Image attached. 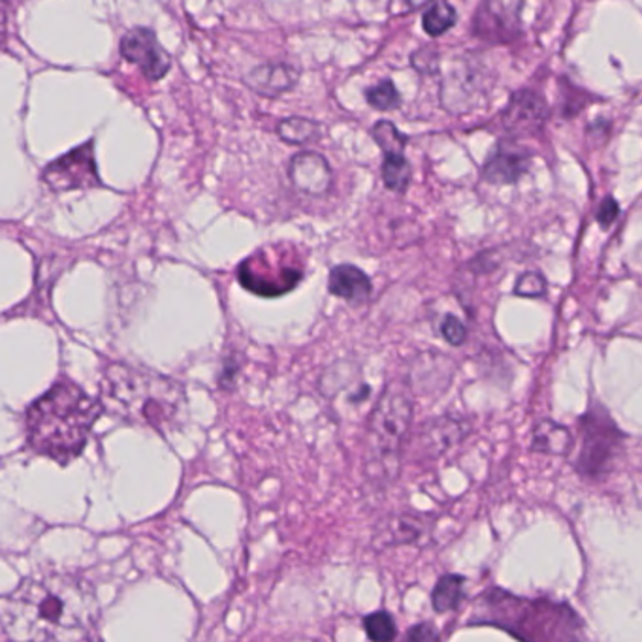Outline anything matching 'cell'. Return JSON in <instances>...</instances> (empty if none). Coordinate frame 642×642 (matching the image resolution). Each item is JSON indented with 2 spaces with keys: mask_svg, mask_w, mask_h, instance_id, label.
<instances>
[{
  "mask_svg": "<svg viewBox=\"0 0 642 642\" xmlns=\"http://www.w3.org/2000/svg\"><path fill=\"white\" fill-rule=\"evenodd\" d=\"M98 622L97 591L76 573H36L0 598V625L20 641H90Z\"/></svg>",
  "mask_w": 642,
  "mask_h": 642,
  "instance_id": "obj_1",
  "label": "cell"
},
{
  "mask_svg": "<svg viewBox=\"0 0 642 642\" xmlns=\"http://www.w3.org/2000/svg\"><path fill=\"white\" fill-rule=\"evenodd\" d=\"M103 404L68 381L57 383L26 415V437L34 452L68 463L84 450Z\"/></svg>",
  "mask_w": 642,
  "mask_h": 642,
  "instance_id": "obj_2",
  "label": "cell"
},
{
  "mask_svg": "<svg viewBox=\"0 0 642 642\" xmlns=\"http://www.w3.org/2000/svg\"><path fill=\"white\" fill-rule=\"evenodd\" d=\"M103 402L122 420L159 434L181 425L186 405L180 383L127 364H111L104 372Z\"/></svg>",
  "mask_w": 642,
  "mask_h": 642,
  "instance_id": "obj_3",
  "label": "cell"
},
{
  "mask_svg": "<svg viewBox=\"0 0 642 642\" xmlns=\"http://www.w3.org/2000/svg\"><path fill=\"white\" fill-rule=\"evenodd\" d=\"M469 625H494L524 641L578 639L585 622L566 603L516 598L500 588L484 591Z\"/></svg>",
  "mask_w": 642,
  "mask_h": 642,
  "instance_id": "obj_4",
  "label": "cell"
},
{
  "mask_svg": "<svg viewBox=\"0 0 642 642\" xmlns=\"http://www.w3.org/2000/svg\"><path fill=\"white\" fill-rule=\"evenodd\" d=\"M580 449L575 469L588 481H603L622 454L628 436L618 428L603 405L596 404L578 420Z\"/></svg>",
  "mask_w": 642,
  "mask_h": 642,
  "instance_id": "obj_5",
  "label": "cell"
},
{
  "mask_svg": "<svg viewBox=\"0 0 642 642\" xmlns=\"http://www.w3.org/2000/svg\"><path fill=\"white\" fill-rule=\"evenodd\" d=\"M413 420V402L399 390H388L377 402L370 418L372 460L381 463L386 475L398 469V454Z\"/></svg>",
  "mask_w": 642,
  "mask_h": 642,
  "instance_id": "obj_6",
  "label": "cell"
},
{
  "mask_svg": "<svg viewBox=\"0 0 642 642\" xmlns=\"http://www.w3.org/2000/svg\"><path fill=\"white\" fill-rule=\"evenodd\" d=\"M238 277L244 289L264 298H276L287 295L302 281L303 268L285 253L263 249L242 263Z\"/></svg>",
  "mask_w": 642,
  "mask_h": 642,
  "instance_id": "obj_7",
  "label": "cell"
},
{
  "mask_svg": "<svg viewBox=\"0 0 642 642\" xmlns=\"http://www.w3.org/2000/svg\"><path fill=\"white\" fill-rule=\"evenodd\" d=\"M486 100V77L475 63L458 61L441 82V104L460 116L479 108Z\"/></svg>",
  "mask_w": 642,
  "mask_h": 642,
  "instance_id": "obj_8",
  "label": "cell"
},
{
  "mask_svg": "<svg viewBox=\"0 0 642 642\" xmlns=\"http://www.w3.org/2000/svg\"><path fill=\"white\" fill-rule=\"evenodd\" d=\"M550 116L545 98L535 90L522 89L513 93L505 109L501 111V125L509 135L521 136L537 132Z\"/></svg>",
  "mask_w": 642,
  "mask_h": 642,
  "instance_id": "obj_9",
  "label": "cell"
},
{
  "mask_svg": "<svg viewBox=\"0 0 642 642\" xmlns=\"http://www.w3.org/2000/svg\"><path fill=\"white\" fill-rule=\"evenodd\" d=\"M532 167V153L518 143L501 142L492 151L484 167L482 178L494 185H514L527 174Z\"/></svg>",
  "mask_w": 642,
  "mask_h": 642,
  "instance_id": "obj_10",
  "label": "cell"
},
{
  "mask_svg": "<svg viewBox=\"0 0 642 642\" xmlns=\"http://www.w3.org/2000/svg\"><path fill=\"white\" fill-rule=\"evenodd\" d=\"M289 178L298 191L311 196H322L332 186V168L321 153L302 151L292 157Z\"/></svg>",
  "mask_w": 642,
  "mask_h": 642,
  "instance_id": "obj_11",
  "label": "cell"
},
{
  "mask_svg": "<svg viewBox=\"0 0 642 642\" xmlns=\"http://www.w3.org/2000/svg\"><path fill=\"white\" fill-rule=\"evenodd\" d=\"M121 52L135 65L140 66L143 74H148L154 79L164 76L168 66H170V58L154 39V34L149 33V31L130 33L127 39L122 40Z\"/></svg>",
  "mask_w": 642,
  "mask_h": 642,
  "instance_id": "obj_12",
  "label": "cell"
},
{
  "mask_svg": "<svg viewBox=\"0 0 642 642\" xmlns=\"http://www.w3.org/2000/svg\"><path fill=\"white\" fill-rule=\"evenodd\" d=\"M89 149L90 143H87L84 149L74 151L47 168V172H45L47 181L57 189L97 185V172H95V162H93Z\"/></svg>",
  "mask_w": 642,
  "mask_h": 642,
  "instance_id": "obj_13",
  "label": "cell"
},
{
  "mask_svg": "<svg viewBox=\"0 0 642 642\" xmlns=\"http://www.w3.org/2000/svg\"><path fill=\"white\" fill-rule=\"evenodd\" d=\"M300 79V72L289 63H266L250 71L247 85L263 97H279L292 89Z\"/></svg>",
  "mask_w": 642,
  "mask_h": 642,
  "instance_id": "obj_14",
  "label": "cell"
},
{
  "mask_svg": "<svg viewBox=\"0 0 642 642\" xmlns=\"http://www.w3.org/2000/svg\"><path fill=\"white\" fill-rule=\"evenodd\" d=\"M328 289L341 300L360 306L366 303L372 296V279L366 276V271L360 270L359 266L340 264L330 271Z\"/></svg>",
  "mask_w": 642,
  "mask_h": 642,
  "instance_id": "obj_15",
  "label": "cell"
},
{
  "mask_svg": "<svg viewBox=\"0 0 642 642\" xmlns=\"http://www.w3.org/2000/svg\"><path fill=\"white\" fill-rule=\"evenodd\" d=\"M468 428L460 418L439 417L430 420L420 430V447L428 457H439L452 445L460 443Z\"/></svg>",
  "mask_w": 642,
  "mask_h": 642,
  "instance_id": "obj_16",
  "label": "cell"
},
{
  "mask_svg": "<svg viewBox=\"0 0 642 642\" xmlns=\"http://www.w3.org/2000/svg\"><path fill=\"white\" fill-rule=\"evenodd\" d=\"M452 373H454L452 364H450L449 359H445L443 354H422L413 367V388L420 394H430L431 377V388L443 390L445 386L449 385Z\"/></svg>",
  "mask_w": 642,
  "mask_h": 642,
  "instance_id": "obj_17",
  "label": "cell"
},
{
  "mask_svg": "<svg viewBox=\"0 0 642 642\" xmlns=\"http://www.w3.org/2000/svg\"><path fill=\"white\" fill-rule=\"evenodd\" d=\"M573 434L566 426L543 418L532 434V449L548 457H567L573 449Z\"/></svg>",
  "mask_w": 642,
  "mask_h": 642,
  "instance_id": "obj_18",
  "label": "cell"
},
{
  "mask_svg": "<svg viewBox=\"0 0 642 642\" xmlns=\"http://www.w3.org/2000/svg\"><path fill=\"white\" fill-rule=\"evenodd\" d=\"M426 529H428V522L422 516L402 514V516H394L390 521H386L385 532L381 537L386 546L407 545V543L420 539L426 534Z\"/></svg>",
  "mask_w": 642,
  "mask_h": 642,
  "instance_id": "obj_19",
  "label": "cell"
},
{
  "mask_svg": "<svg viewBox=\"0 0 642 642\" xmlns=\"http://www.w3.org/2000/svg\"><path fill=\"white\" fill-rule=\"evenodd\" d=\"M466 582H468L466 577L454 575V573H449V575H443V577L439 578L436 588L431 591L434 610L439 614L457 610L462 604L463 598H466Z\"/></svg>",
  "mask_w": 642,
  "mask_h": 642,
  "instance_id": "obj_20",
  "label": "cell"
},
{
  "mask_svg": "<svg viewBox=\"0 0 642 642\" xmlns=\"http://www.w3.org/2000/svg\"><path fill=\"white\" fill-rule=\"evenodd\" d=\"M277 135L289 146H303L319 140L321 125L306 117H287L277 125Z\"/></svg>",
  "mask_w": 642,
  "mask_h": 642,
  "instance_id": "obj_21",
  "label": "cell"
},
{
  "mask_svg": "<svg viewBox=\"0 0 642 642\" xmlns=\"http://www.w3.org/2000/svg\"><path fill=\"white\" fill-rule=\"evenodd\" d=\"M381 172H383L386 189H390L394 193H405L411 183V164L407 162L404 153L385 154Z\"/></svg>",
  "mask_w": 642,
  "mask_h": 642,
  "instance_id": "obj_22",
  "label": "cell"
},
{
  "mask_svg": "<svg viewBox=\"0 0 642 642\" xmlns=\"http://www.w3.org/2000/svg\"><path fill=\"white\" fill-rule=\"evenodd\" d=\"M457 10L447 0H437L422 18V26L430 36H441L457 25Z\"/></svg>",
  "mask_w": 642,
  "mask_h": 642,
  "instance_id": "obj_23",
  "label": "cell"
},
{
  "mask_svg": "<svg viewBox=\"0 0 642 642\" xmlns=\"http://www.w3.org/2000/svg\"><path fill=\"white\" fill-rule=\"evenodd\" d=\"M522 2L524 0H484V10L489 12L490 20H494L503 31H516Z\"/></svg>",
  "mask_w": 642,
  "mask_h": 642,
  "instance_id": "obj_24",
  "label": "cell"
},
{
  "mask_svg": "<svg viewBox=\"0 0 642 642\" xmlns=\"http://www.w3.org/2000/svg\"><path fill=\"white\" fill-rule=\"evenodd\" d=\"M364 631L367 639L375 642L394 641L398 636V628L394 622L393 614L388 610H377L364 618Z\"/></svg>",
  "mask_w": 642,
  "mask_h": 642,
  "instance_id": "obj_25",
  "label": "cell"
},
{
  "mask_svg": "<svg viewBox=\"0 0 642 642\" xmlns=\"http://www.w3.org/2000/svg\"><path fill=\"white\" fill-rule=\"evenodd\" d=\"M372 138L383 149V153H404L407 136L399 132L393 121H379L373 125Z\"/></svg>",
  "mask_w": 642,
  "mask_h": 642,
  "instance_id": "obj_26",
  "label": "cell"
},
{
  "mask_svg": "<svg viewBox=\"0 0 642 642\" xmlns=\"http://www.w3.org/2000/svg\"><path fill=\"white\" fill-rule=\"evenodd\" d=\"M366 100L370 106L379 109V111H390V109H396L402 104L398 89H396V85L390 79H385V82H381L375 87H370L366 90Z\"/></svg>",
  "mask_w": 642,
  "mask_h": 642,
  "instance_id": "obj_27",
  "label": "cell"
},
{
  "mask_svg": "<svg viewBox=\"0 0 642 642\" xmlns=\"http://www.w3.org/2000/svg\"><path fill=\"white\" fill-rule=\"evenodd\" d=\"M546 290H548V285L541 271H526L514 285V295L521 298H543Z\"/></svg>",
  "mask_w": 642,
  "mask_h": 642,
  "instance_id": "obj_28",
  "label": "cell"
},
{
  "mask_svg": "<svg viewBox=\"0 0 642 642\" xmlns=\"http://www.w3.org/2000/svg\"><path fill=\"white\" fill-rule=\"evenodd\" d=\"M439 332L454 347H460L468 340V328L457 315L445 317L443 321H441V327H439Z\"/></svg>",
  "mask_w": 642,
  "mask_h": 642,
  "instance_id": "obj_29",
  "label": "cell"
},
{
  "mask_svg": "<svg viewBox=\"0 0 642 642\" xmlns=\"http://www.w3.org/2000/svg\"><path fill=\"white\" fill-rule=\"evenodd\" d=\"M618 215H620V206H618L617 200L612 199V196H607V199L599 204L596 218H598L601 228H609V226L617 221Z\"/></svg>",
  "mask_w": 642,
  "mask_h": 642,
  "instance_id": "obj_30",
  "label": "cell"
},
{
  "mask_svg": "<svg viewBox=\"0 0 642 642\" xmlns=\"http://www.w3.org/2000/svg\"><path fill=\"white\" fill-rule=\"evenodd\" d=\"M407 639L417 642L437 641L439 633H437L436 625H431V623H418L407 631Z\"/></svg>",
  "mask_w": 642,
  "mask_h": 642,
  "instance_id": "obj_31",
  "label": "cell"
},
{
  "mask_svg": "<svg viewBox=\"0 0 642 642\" xmlns=\"http://www.w3.org/2000/svg\"><path fill=\"white\" fill-rule=\"evenodd\" d=\"M7 21L8 15L4 12V4H0V44H2V40L7 36Z\"/></svg>",
  "mask_w": 642,
  "mask_h": 642,
  "instance_id": "obj_32",
  "label": "cell"
},
{
  "mask_svg": "<svg viewBox=\"0 0 642 642\" xmlns=\"http://www.w3.org/2000/svg\"><path fill=\"white\" fill-rule=\"evenodd\" d=\"M405 2H407V4L413 8V10H417V8L426 7V4L431 2V0H405Z\"/></svg>",
  "mask_w": 642,
  "mask_h": 642,
  "instance_id": "obj_33",
  "label": "cell"
}]
</instances>
